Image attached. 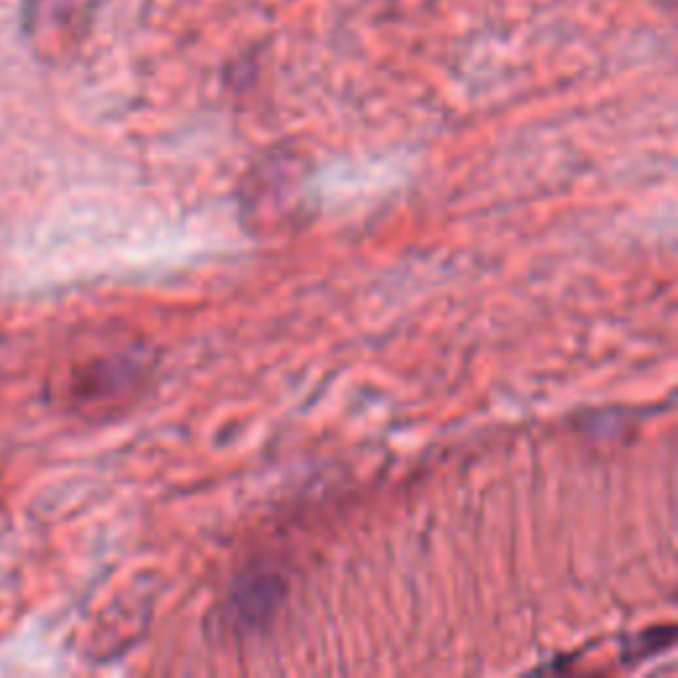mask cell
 Listing matches in <instances>:
<instances>
[{"instance_id": "6da1fadb", "label": "cell", "mask_w": 678, "mask_h": 678, "mask_svg": "<svg viewBox=\"0 0 678 678\" xmlns=\"http://www.w3.org/2000/svg\"><path fill=\"white\" fill-rule=\"evenodd\" d=\"M151 377V358L138 339H80L53 369L48 392L56 406L80 419H109L141 395Z\"/></svg>"}, {"instance_id": "7a4b0ae2", "label": "cell", "mask_w": 678, "mask_h": 678, "mask_svg": "<svg viewBox=\"0 0 678 678\" xmlns=\"http://www.w3.org/2000/svg\"><path fill=\"white\" fill-rule=\"evenodd\" d=\"M276 594H279V586L273 578H255L231 596V604H236L239 620H244L247 626H257L260 620L276 610Z\"/></svg>"}]
</instances>
